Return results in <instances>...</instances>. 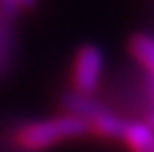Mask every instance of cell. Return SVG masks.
Masks as SVG:
<instances>
[{
  "label": "cell",
  "mask_w": 154,
  "mask_h": 152,
  "mask_svg": "<svg viewBox=\"0 0 154 152\" xmlns=\"http://www.w3.org/2000/svg\"><path fill=\"white\" fill-rule=\"evenodd\" d=\"M35 7H38V0H0V13L9 22H16L22 13L33 11Z\"/></svg>",
  "instance_id": "cell-7"
},
{
  "label": "cell",
  "mask_w": 154,
  "mask_h": 152,
  "mask_svg": "<svg viewBox=\"0 0 154 152\" xmlns=\"http://www.w3.org/2000/svg\"><path fill=\"white\" fill-rule=\"evenodd\" d=\"M84 137H88L86 123L64 113L22 121L11 130V143L18 152H46Z\"/></svg>",
  "instance_id": "cell-1"
},
{
  "label": "cell",
  "mask_w": 154,
  "mask_h": 152,
  "mask_svg": "<svg viewBox=\"0 0 154 152\" xmlns=\"http://www.w3.org/2000/svg\"><path fill=\"white\" fill-rule=\"evenodd\" d=\"M121 143L128 152H154V130L145 121H125Z\"/></svg>",
  "instance_id": "cell-4"
},
{
  "label": "cell",
  "mask_w": 154,
  "mask_h": 152,
  "mask_svg": "<svg viewBox=\"0 0 154 152\" xmlns=\"http://www.w3.org/2000/svg\"><path fill=\"white\" fill-rule=\"evenodd\" d=\"M103 73H106V53L97 44H84L73 53L71 71H68V84L71 93L95 97L99 91Z\"/></svg>",
  "instance_id": "cell-3"
},
{
  "label": "cell",
  "mask_w": 154,
  "mask_h": 152,
  "mask_svg": "<svg viewBox=\"0 0 154 152\" xmlns=\"http://www.w3.org/2000/svg\"><path fill=\"white\" fill-rule=\"evenodd\" d=\"M128 46H130L132 57H134L154 79V38L145 36V33H137V36H132Z\"/></svg>",
  "instance_id": "cell-6"
},
{
  "label": "cell",
  "mask_w": 154,
  "mask_h": 152,
  "mask_svg": "<svg viewBox=\"0 0 154 152\" xmlns=\"http://www.w3.org/2000/svg\"><path fill=\"white\" fill-rule=\"evenodd\" d=\"M60 106L64 115L77 117L86 123L88 137H93L97 141H106V143H121L125 119H121L115 110H110L99 99L66 91L60 99Z\"/></svg>",
  "instance_id": "cell-2"
},
{
  "label": "cell",
  "mask_w": 154,
  "mask_h": 152,
  "mask_svg": "<svg viewBox=\"0 0 154 152\" xmlns=\"http://www.w3.org/2000/svg\"><path fill=\"white\" fill-rule=\"evenodd\" d=\"M11 24L2 13H0V79L5 75H9L16 66V53H18V44H16V36H13Z\"/></svg>",
  "instance_id": "cell-5"
},
{
  "label": "cell",
  "mask_w": 154,
  "mask_h": 152,
  "mask_svg": "<svg viewBox=\"0 0 154 152\" xmlns=\"http://www.w3.org/2000/svg\"><path fill=\"white\" fill-rule=\"evenodd\" d=\"M145 123H148V126H150V128L154 130V110H152V113L148 115V119H145Z\"/></svg>",
  "instance_id": "cell-8"
}]
</instances>
